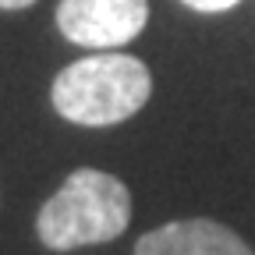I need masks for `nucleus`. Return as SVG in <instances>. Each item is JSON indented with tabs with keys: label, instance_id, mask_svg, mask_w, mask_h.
<instances>
[{
	"label": "nucleus",
	"instance_id": "f257e3e1",
	"mask_svg": "<svg viewBox=\"0 0 255 255\" xmlns=\"http://www.w3.org/2000/svg\"><path fill=\"white\" fill-rule=\"evenodd\" d=\"M131 223V191L107 170L82 167L43 202L36 234L50 252L107 245Z\"/></svg>",
	"mask_w": 255,
	"mask_h": 255
},
{
	"label": "nucleus",
	"instance_id": "f03ea898",
	"mask_svg": "<svg viewBox=\"0 0 255 255\" xmlns=\"http://www.w3.org/2000/svg\"><path fill=\"white\" fill-rule=\"evenodd\" d=\"M152 92V75L138 57L100 50L96 57H82L68 64L50 89L53 110L85 128L121 124L138 114Z\"/></svg>",
	"mask_w": 255,
	"mask_h": 255
},
{
	"label": "nucleus",
	"instance_id": "7ed1b4c3",
	"mask_svg": "<svg viewBox=\"0 0 255 255\" xmlns=\"http://www.w3.org/2000/svg\"><path fill=\"white\" fill-rule=\"evenodd\" d=\"M149 0H60L57 28L64 39L89 50H117L142 36Z\"/></svg>",
	"mask_w": 255,
	"mask_h": 255
},
{
	"label": "nucleus",
	"instance_id": "20e7f679",
	"mask_svg": "<svg viewBox=\"0 0 255 255\" xmlns=\"http://www.w3.org/2000/svg\"><path fill=\"white\" fill-rule=\"evenodd\" d=\"M135 255H255L216 220H174L138 238Z\"/></svg>",
	"mask_w": 255,
	"mask_h": 255
},
{
	"label": "nucleus",
	"instance_id": "39448f33",
	"mask_svg": "<svg viewBox=\"0 0 255 255\" xmlns=\"http://www.w3.org/2000/svg\"><path fill=\"white\" fill-rule=\"evenodd\" d=\"M191 11H206V14H216V11H231L238 0H184Z\"/></svg>",
	"mask_w": 255,
	"mask_h": 255
},
{
	"label": "nucleus",
	"instance_id": "423d86ee",
	"mask_svg": "<svg viewBox=\"0 0 255 255\" xmlns=\"http://www.w3.org/2000/svg\"><path fill=\"white\" fill-rule=\"evenodd\" d=\"M36 0H0V7L4 11H21V7H32Z\"/></svg>",
	"mask_w": 255,
	"mask_h": 255
}]
</instances>
